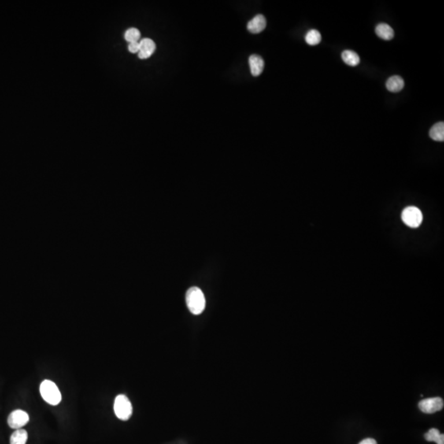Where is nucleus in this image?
<instances>
[{
    "label": "nucleus",
    "mask_w": 444,
    "mask_h": 444,
    "mask_svg": "<svg viewBox=\"0 0 444 444\" xmlns=\"http://www.w3.org/2000/svg\"><path fill=\"white\" fill-rule=\"evenodd\" d=\"M186 304L193 314L203 312L206 306L205 296L198 287H191L186 293Z\"/></svg>",
    "instance_id": "nucleus-1"
},
{
    "label": "nucleus",
    "mask_w": 444,
    "mask_h": 444,
    "mask_svg": "<svg viewBox=\"0 0 444 444\" xmlns=\"http://www.w3.org/2000/svg\"><path fill=\"white\" fill-rule=\"evenodd\" d=\"M41 397L46 402L52 405H57L62 400L61 393L57 385L50 380H45L40 386Z\"/></svg>",
    "instance_id": "nucleus-2"
},
{
    "label": "nucleus",
    "mask_w": 444,
    "mask_h": 444,
    "mask_svg": "<svg viewBox=\"0 0 444 444\" xmlns=\"http://www.w3.org/2000/svg\"><path fill=\"white\" fill-rule=\"evenodd\" d=\"M114 411L115 415L121 420H127L131 417L133 407L130 399L125 395H119L116 397L114 404Z\"/></svg>",
    "instance_id": "nucleus-3"
},
{
    "label": "nucleus",
    "mask_w": 444,
    "mask_h": 444,
    "mask_svg": "<svg viewBox=\"0 0 444 444\" xmlns=\"http://www.w3.org/2000/svg\"><path fill=\"white\" fill-rule=\"evenodd\" d=\"M401 219L411 228H417L423 221V215L419 208L408 207L401 213Z\"/></svg>",
    "instance_id": "nucleus-4"
},
{
    "label": "nucleus",
    "mask_w": 444,
    "mask_h": 444,
    "mask_svg": "<svg viewBox=\"0 0 444 444\" xmlns=\"http://www.w3.org/2000/svg\"><path fill=\"white\" fill-rule=\"evenodd\" d=\"M444 402L441 397H431L419 401V408L425 414L435 413L443 408Z\"/></svg>",
    "instance_id": "nucleus-5"
},
{
    "label": "nucleus",
    "mask_w": 444,
    "mask_h": 444,
    "mask_svg": "<svg viewBox=\"0 0 444 444\" xmlns=\"http://www.w3.org/2000/svg\"><path fill=\"white\" fill-rule=\"evenodd\" d=\"M28 422V414L23 410H16V411H12V413L8 415V425L14 430H19L21 428L26 425Z\"/></svg>",
    "instance_id": "nucleus-6"
},
{
    "label": "nucleus",
    "mask_w": 444,
    "mask_h": 444,
    "mask_svg": "<svg viewBox=\"0 0 444 444\" xmlns=\"http://www.w3.org/2000/svg\"><path fill=\"white\" fill-rule=\"evenodd\" d=\"M140 50L138 52V57L142 60H146L152 55L156 50V44L152 40L145 38L140 41Z\"/></svg>",
    "instance_id": "nucleus-7"
},
{
    "label": "nucleus",
    "mask_w": 444,
    "mask_h": 444,
    "mask_svg": "<svg viewBox=\"0 0 444 444\" xmlns=\"http://www.w3.org/2000/svg\"><path fill=\"white\" fill-rule=\"evenodd\" d=\"M266 26H267V21H266L265 16L259 14L255 16L252 20L249 21L247 27L251 33L257 34V33L262 32L266 28Z\"/></svg>",
    "instance_id": "nucleus-8"
},
{
    "label": "nucleus",
    "mask_w": 444,
    "mask_h": 444,
    "mask_svg": "<svg viewBox=\"0 0 444 444\" xmlns=\"http://www.w3.org/2000/svg\"><path fill=\"white\" fill-rule=\"evenodd\" d=\"M249 66H250L251 73L254 77H257L263 72L264 68V61L261 56L253 54L249 57Z\"/></svg>",
    "instance_id": "nucleus-9"
},
{
    "label": "nucleus",
    "mask_w": 444,
    "mask_h": 444,
    "mask_svg": "<svg viewBox=\"0 0 444 444\" xmlns=\"http://www.w3.org/2000/svg\"><path fill=\"white\" fill-rule=\"evenodd\" d=\"M404 80L400 76H393L386 81V86L387 90L392 92H399L404 87Z\"/></svg>",
    "instance_id": "nucleus-10"
},
{
    "label": "nucleus",
    "mask_w": 444,
    "mask_h": 444,
    "mask_svg": "<svg viewBox=\"0 0 444 444\" xmlns=\"http://www.w3.org/2000/svg\"><path fill=\"white\" fill-rule=\"evenodd\" d=\"M375 31H376V34L378 37H380V38L385 40V41L392 40L393 36H394L393 29L389 25L386 24V23L378 24L376 27V29H375Z\"/></svg>",
    "instance_id": "nucleus-11"
},
{
    "label": "nucleus",
    "mask_w": 444,
    "mask_h": 444,
    "mask_svg": "<svg viewBox=\"0 0 444 444\" xmlns=\"http://www.w3.org/2000/svg\"><path fill=\"white\" fill-rule=\"evenodd\" d=\"M430 138L434 141L442 142L444 140V123L439 122L434 124L430 131Z\"/></svg>",
    "instance_id": "nucleus-12"
},
{
    "label": "nucleus",
    "mask_w": 444,
    "mask_h": 444,
    "mask_svg": "<svg viewBox=\"0 0 444 444\" xmlns=\"http://www.w3.org/2000/svg\"><path fill=\"white\" fill-rule=\"evenodd\" d=\"M27 438V432L23 429H19L12 433L10 438V444H26Z\"/></svg>",
    "instance_id": "nucleus-13"
},
{
    "label": "nucleus",
    "mask_w": 444,
    "mask_h": 444,
    "mask_svg": "<svg viewBox=\"0 0 444 444\" xmlns=\"http://www.w3.org/2000/svg\"><path fill=\"white\" fill-rule=\"evenodd\" d=\"M341 57H342V60L345 64L352 66V67L357 66L358 64H360V56L358 55L356 52L351 51V50H345L341 54Z\"/></svg>",
    "instance_id": "nucleus-14"
},
{
    "label": "nucleus",
    "mask_w": 444,
    "mask_h": 444,
    "mask_svg": "<svg viewBox=\"0 0 444 444\" xmlns=\"http://www.w3.org/2000/svg\"><path fill=\"white\" fill-rule=\"evenodd\" d=\"M424 438L428 442H435L437 444H444V435L440 434L437 429H431L426 433Z\"/></svg>",
    "instance_id": "nucleus-15"
},
{
    "label": "nucleus",
    "mask_w": 444,
    "mask_h": 444,
    "mask_svg": "<svg viewBox=\"0 0 444 444\" xmlns=\"http://www.w3.org/2000/svg\"><path fill=\"white\" fill-rule=\"evenodd\" d=\"M322 40L320 32L317 30H310L305 35V41L309 45H319Z\"/></svg>",
    "instance_id": "nucleus-16"
},
{
    "label": "nucleus",
    "mask_w": 444,
    "mask_h": 444,
    "mask_svg": "<svg viewBox=\"0 0 444 444\" xmlns=\"http://www.w3.org/2000/svg\"><path fill=\"white\" fill-rule=\"evenodd\" d=\"M140 37H141V33L137 28L127 29L124 34V38L128 43L137 42L140 39Z\"/></svg>",
    "instance_id": "nucleus-17"
},
{
    "label": "nucleus",
    "mask_w": 444,
    "mask_h": 444,
    "mask_svg": "<svg viewBox=\"0 0 444 444\" xmlns=\"http://www.w3.org/2000/svg\"><path fill=\"white\" fill-rule=\"evenodd\" d=\"M128 50L131 53H135L137 52H139L140 50V44L138 41L137 42H132V43H130L128 45Z\"/></svg>",
    "instance_id": "nucleus-18"
},
{
    "label": "nucleus",
    "mask_w": 444,
    "mask_h": 444,
    "mask_svg": "<svg viewBox=\"0 0 444 444\" xmlns=\"http://www.w3.org/2000/svg\"><path fill=\"white\" fill-rule=\"evenodd\" d=\"M359 444H377V442L374 438H365V439L362 440Z\"/></svg>",
    "instance_id": "nucleus-19"
}]
</instances>
